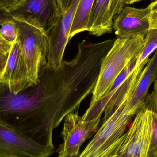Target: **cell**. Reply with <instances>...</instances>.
<instances>
[{
    "mask_svg": "<svg viewBox=\"0 0 157 157\" xmlns=\"http://www.w3.org/2000/svg\"><path fill=\"white\" fill-rule=\"evenodd\" d=\"M144 38H117L104 57L90 105L110 91L113 82L128 63L137 57L143 48Z\"/></svg>",
    "mask_w": 157,
    "mask_h": 157,
    "instance_id": "obj_1",
    "label": "cell"
},
{
    "mask_svg": "<svg viewBox=\"0 0 157 157\" xmlns=\"http://www.w3.org/2000/svg\"><path fill=\"white\" fill-rule=\"evenodd\" d=\"M157 78V49L142 71L132 92L127 98L124 111L128 115L135 116L144 107L150 86Z\"/></svg>",
    "mask_w": 157,
    "mask_h": 157,
    "instance_id": "obj_10",
    "label": "cell"
},
{
    "mask_svg": "<svg viewBox=\"0 0 157 157\" xmlns=\"http://www.w3.org/2000/svg\"><path fill=\"white\" fill-rule=\"evenodd\" d=\"M155 1H157V0H155Z\"/></svg>",
    "mask_w": 157,
    "mask_h": 157,
    "instance_id": "obj_25",
    "label": "cell"
},
{
    "mask_svg": "<svg viewBox=\"0 0 157 157\" xmlns=\"http://www.w3.org/2000/svg\"><path fill=\"white\" fill-rule=\"evenodd\" d=\"M101 115L90 121H84L78 110L66 115L61 133L63 142L57 150L58 157H78L81 145L98 129Z\"/></svg>",
    "mask_w": 157,
    "mask_h": 157,
    "instance_id": "obj_5",
    "label": "cell"
},
{
    "mask_svg": "<svg viewBox=\"0 0 157 157\" xmlns=\"http://www.w3.org/2000/svg\"><path fill=\"white\" fill-rule=\"evenodd\" d=\"M150 7L124 6L113 21V28L118 38H145L150 29Z\"/></svg>",
    "mask_w": 157,
    "mask_h": 157,
    "instance_id": "obj_8",
    "label": "cell"
},
{
    "mask_svg": "<svg viewBox=\"0 0 157 157\" xmlns=\"http://www.w3.org/2000/svg\"><path fill=\"white\" fill-rule=\"evenodd\" d=\"M142 0H125V5H131L137 2H140Z\"/></svg>",
    "mask_w": 157,
    "mask_h": 157,
    "instance_id": "obj_24",
    "label": "cell"
},
{
    "mask_svg": "<svg viewBox=\"0 0 157 157\" xmlns=\"http://www.w3.org/2000/svg\"><path fill=\"white\" fill-rule=\"evenodd\" d=\"M0 82L15 94L33 85L29 78L27 68L17 40L12 44Z\"/></svg>",
    "mask_w": 157,
    "mask_h": 157,
    "instance_id": "obj_9",
    "label": "cell"
},
{
    "mask_svg": "<svg viewBox=\"0 0 157 157\" xmlns=\"http://www.w3.org/2000/svg\"><path fill=\"white\" fill-rule=\"evenodd\" d=\"M125 5V0H110L109 10L112 16L118 15Z\"/></svg>",
    "mask_w": 157,
    "mask_h": 157,
    "instance_id": "obj_17",
    "label": "cell"
},
{
    "mask_svg": "<svg viewBox=\"0 0 157 157\" xmlns=\"http://www.w3.org/2000/svg\"><path fill=\"white\" fill-rule=\"evenodd\" d=\"M152 132L151 112L144 106L111 157H147Z\"/></svg>",
    "mask_w": 157,
    "mask_h": 157,
    "instance_id": "obj_4",
    "label": "cell"
},
{
    "mask_svg": "<svg viewBox=\"0 0 157 157\" xmlns=\"http://www.w3.org/2000/svg\"><path fill=\"white\" fill-rule=\"evenodd\" d=\"M12 17L11 15L8 12L0 9V23L6 19L12 18Z\"/></svg>",
    "mask_w": 157,
    "mask_h": 157,
    "instance_id": "obj_22",
    "label": "cell"
},
{
    "mask_svg": "<svg viewBox=\"0 0 157 157\" xmlns=\"http://www.w3.org/2000/svg\"><path fill=\"white\" fill-rule=\"evenodd\" d=\"M137 57L133 59L128 63V65L126 66V67L124 69L123 71L117 77L113 84L110 91L117 89L134 71L136 65V61H137Z\"/></svg>",
    "mask_w": 157,
    "mask_h": 157,
    "instance_id": "obj_16",
    "label": "cell"
},
{
    "mask_svg": "<svg viewBox=\"0 0 157 157\" xmlns=\"http://www.w3.org/2000/svg\"><path fill=\"white\" fill-rule=\"evenodd\" d=\"M67 0H58V4L62 13L65 10Z\"/></svg>",
    "mask_w": 157,
    "mask_h": 157,
    "instance_id": "obj_23",
    "label": "cell"
},
{
    "mask_svg": "<svg viewBox=\"0 0 157 157\" xmlns=\"http://www.w3.org/2000/svg\"><path fill=\"white\" fill-rule=\"evenodd\" d=\"M0 35L4 39L12 44L17 40V32L14 19L12 17L0 23Z\"/></svg>",
    "mask_w": 157,
    "mask_h": 157,
    "instance_id": "obj_15",
    "label": "cell"
},
{
    "mask_svg": "<svg viewBox=\"0 0 157 157\" xmlns=\"http://www.w3.org/2000/svg\"><path fill=\"white\" fill-rule=\"evenodd\" d=\"M12 43L4 39L0 35V52L4 54H9L12 45Z\"/></svg>",
    "mask_w": 157,
    "mask_h": 157,
    "instance_id": "obj_20",
    "label": "cell"
},
{
    "mask_svg": "<svg viewBox=\"0 0 157 157\" xmlns=\"http://www.w3.org/2000/svg\"><path fill=\"white\" fill-rule=\"evenodd\" d=\"M150 7V29H157V1H154L148 5Z\"/></svg>",
    "mask_w": 157,
    "mask_h": 157,
    "instance_id": "obj_18",
    "label": "cell"
},
{
    "mask_svg": "<svg viewBox=\"0 0 157 157\" xmlns=\"http://www.w3.org/2000/svg\"><path fill=\"white\" fill-rule=\"evenodd\" d=\"M8 12L15 20L36 27L47 36L61 13L58 0H20Z\"/></svg>",
    "mask_w": 157,
    "mask_h": 157,
    "instance_id": "obj_3",
    "label": "cell"
},
{
    "mask_svg": "<svg viewBox=\"0 0 157 157\" xmlns=\"http://www.w3.org/2000/svg\"><path fill=\"white\" fill-rule=\"evenodd\" d=\"M157 49V29H149L144 40V44L137 57L135 69L137 68L144 61L149 59V56Z\"/></svg>",
    "mask_w": 157,
    "mask_h": 157,
    "instance_id": "obj_14",
    "label": "cell"
},
{
    "mask_svg": "<svg viewBox=\"0 0 157 157\" xmlns=\"http://www.w3.org/2000/svg\"><path fill=\"white\" fill-rule=\"evenodd\" d=\"M8 56V54L6 55L0 52V77L2 76L4 71L7 62Z\"/></svg>",
    "mask_w": 157,
    "mask_h": 157,
    "instance_id": "obj_21",
    "label": "cell"
},
{
    "mask_svg": "<svg viewBox=\"0 0 157 157\" xmlns=\"http://www.w3.org/2000/svg\"><path fill=\"white\" fill-rule=\"evenodd\" d=\"M17 29V41L27 68L29 81L36 84L41 67L48 63V36L29 24L15 20Z\"/></svg>",
    "mask_w": 157,
    "mask_h": 157,
    "instance_id": "obj_2",
    "label": "cell"
},
{
    "mask_svg": "<svg viewBox=\"0 0 157 157\" xmlns=\"http://www.w3.org/2000/svg\"><path fill=\"white\" fill-rule=\"evenodd\" d=\"M152 92L148 94L144 106L151 112L152 132L147 157H157V78L155 81Z\"/></svg>",
    "mask_w": 157,
    "mask_h": 157,
    "instance_id": "obj_12",
    "label": "cell"
},
{
    "mask_svg": "<svg viewBox=\"0 0 157 157\" xmlns=\"http://www.w3.org/2000/svg\"><path fill=\"white\" fill-rule=\"evenodd\" d=\"M110 0H95L89 17L87 31L100 36L113 30V18L109 10Z\"/></svg>",
    "mask_w": 157,
    "mask_h": 157,
    "instance_id": "obj_11",
    "label": "cell"
},
{
    "mask_svg": "<svg viewBox=\"0 0 157 157\" xmlns=\"http://www.w3.org/2000/svg\"><path fill=\"white\" fill-rule=\"evenodd\" d=\"M54 150L0 124V157H48Z\"/></svg>",
    "mask_w": 157,
    "mask_h": 157,
    "instance_id": "obj_6",
    "label": "cell"
},
{
    "mask_svg": "<svg viewBox=\"0 0 157 157\" xmlns=\"http://www.w3.org/2000/svg\"><path fill=\"white\" fill-rule=\"evenodd\" d=\"M80 1L67 0L65 10L61 13L57 25L48 36L49 47L47 59L51 66L56 67L63 62L72 24Z\"/></svg>",
    "mask_w": 157,
    "mask_h": 157,
    "instance_id": "obj_7",
    "label": "cell"
},
{
    "mask_svg": "<svg viewBox=\"0 0 157 157\" xmlns=\"http://www.w3.org/2000/svg\"><path fill=\"white\" fill-rule=\"evenodd\" d=\"M95 0H80L69 35L70 41L75 35L87 31L89 17Z\"/></svg>",
    "mask_w": 157,
    "mask_h": 157,
    "instance_id": "obj_13",
    "label": "cell"
},
{
    "mask_svg": "<svg viewBox=\"0 0 157 157\" xmlns=\"http://www.w3.org/2000/svg\"><path fill=\"white\" fill-rule=\"evenodd\" d=\"M20 0H0V9L8 12L15 6L16 5Z\"/></svg>",
    "mask_w": 157,
    "mask_h": 157,
    "instance_id": "obj_19",
    "label": "cell"
}]
</instances>
